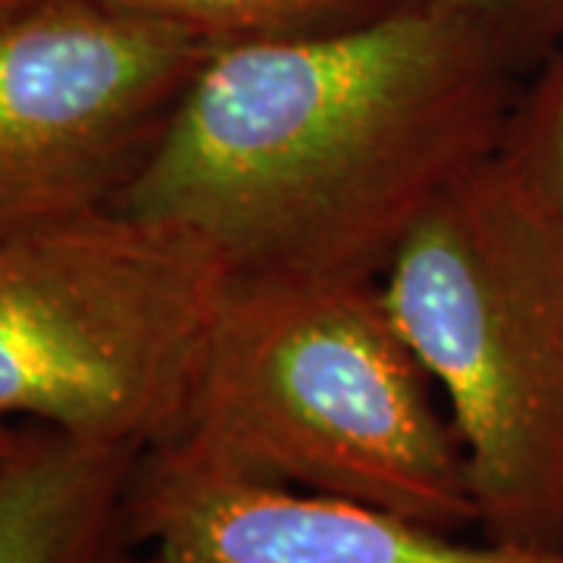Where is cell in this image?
<instances>
[{
    "instance_id": "obj_1",
    "label": "cell",
    "mask_w": 563,
    "mask_h": 563,
    "mask_svg": "<svg viewBox=\"0 0 563 563\" xmlns=\"http://www.w3.org/2000/svg\"><path fill=\"white\" fill-rule=\"evenodd\" d=\"M523 79L470 22L417 0L225 44L113 210L185 229L232 276L383 279L444 191L501 147Z\"/></svg>"
},
{
    "instance_id": "obj_2",
    "label": "cell",
    "mask_w": 563,
    "mask_h": 563,
    "mask_svg": "<svg viewBox=\"0 0 563 563\" xmlns=\"http://www.w3.org/2000/svg\"><path fill=\"white\" fill-rule=\"evenodd\" d=\"M166 444L247 479L479 532L457 432L379 279L232 276Z\"/></svg>"
},
{
    "instance_id": "obj_3",
    "label": "cell",
    "mask_w": 563,
    "mask_h": 563,
    "mask_svg": "<svg viewBox=\"0 0 563 563\" xmlns=\"http://www.w3.org/2000/svg\"><path fill=\"white\" fill-rule=\"evenodd\" d=\"M466 457L479 536L563 544V232L501 147L379 279Z\"/></svg>"
},
{
    "instance_id": "obj_4",
    "label": "cell",
    "mask_w": 563,
    "mask_h": 563,
    "mask_svg": "<svg viewBox=\"0 0 563 563\" xmlns=\"http://www.w3.org/2000/svg\"><path fill=\"white\" fill-rule=\"evenodd\" d=\"M232 279L185 229L101 210L0 239V420L176 439Z\"/></svg>"
},
{
    "instance_id": "obj_5",
    "label": "cell",
    "mask_w": 563,
    "mask_h": 563,
    "mask_svg": "<svg viewBox=\"0 0 563 563\" xmlns=\"http://www.w3.org/2000/svg\"><path fill=\"white\" fill-rule=\"evenodd\" d=\"M217 47L103 0L0 25V239L113 210Z\"/></svg>"
},
{
    "instance_id": "obj_6",
    "label": "cell",
    "mask_w": 563,
    "mask_h": 563,
    "mask_svg": "<svg viewBox=\"0 0 563 563\" xmlns=\"http://www.w3.org/2000/svg\"><path fill=\"white\" fill-rule=\"evenodd\" d=\"M139 563H563L561 548L466 539L383 507L247 479L176 444L141 454Z\"/></svg>"
},
{
    "instance_id": "obj_7",
    "label": "cell",
    "mask_w": 563,
    "mask_h": 563,
    "mask_svg": "<svg viewBox=\"0 0 563 563\" xmlns=\"http://www.w3.org/2000/svg\"><path fill=\"white\" fill-rule=\"evenodd\" d=\"M141 454L25 422L0 463V563H139L129 495Z\"/></svg>"
},
{
    "instance_id": "obj_8",
    "label": "cell",
    "mask_w": 563,
    "mask_h": 563,
    "mask_svg": "<svg viewBox=\"0 0 563 563\" xmlns=\"http://www.w3.org/2000/svg\"><path fill=\"white\" fill-rule=\"evenodd\" d=\"M129 13L181 25L213 47L317 35L373 20L398 0H103Z\"/></svg>"
},
{
    "instance_id": "obj_9",
    "label": "cell",
    "mask_w": 563,
    "mask_h": 563,
    "mask_svg": "<svg viewBox=\"0 0 563 563\" xmlns=\"http://www.w3.org/2000/svg\"><path fill=\"white\" fill-rule=\"evenodd\" d=\"M501 154L563 232V47L520 85Z\"/></svg>"
},
{
    "instance_id": "obj_10",
    "label": "cell",
    "mask_w": 563,
    "mask_h": 563,
    "mask_svg": "<svg viewBox=\"0 0 563 563\" xmlns=\"http://www.w3.org/2000/svg\"><path fill=\"white\" fill-rule=\"evenodd\" d=\"M470 22L529 76L563 47V0H417Z\"/></svg>"
},
{
    "instance_id": "obj_11",
    "label": "cell",
    "mask_w": 563,
    "mask_h": 563,
    "mask_svg": "<svg viewBox=\"0 0 563 563\" xmlns=\"http://www.w3.org/2000/svg\"><path fill=\"white\" fill-rule=\"evenodd\" d=\"M22 432H25V422H10V420H0V463L7 461L13 451H16V444H20Z\"/></svg>"
},
{
    "instance_id": "obj_12",
    "label": "cell",
    "mask_w": 563,
    "mask_h": 563,
    "mask_svg": "<svg viewBox=\"0 0 563 563\" xmlns=\"http://www.w3.org/2000/svg\"><path fill=\"white\" fill-rule=\"evenodd\" d=\"M38 0H0V25L7 20H13L16 13L22 10H29V7H35Z\"/></svg>"
}]
</instances>
